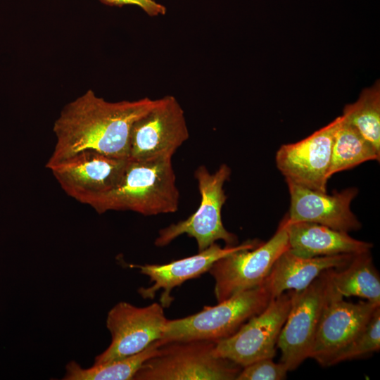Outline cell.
<instances>
[{"mask_svg": "<svg viewBox=\"0 0 380 380\" xmlns=\"http://www.w3.org/2000/svg\"><path fill=\"white\" fill-rule=\"evenodd\" d=\"M156 102L148 97L109 102L87 90L65 105L56 120V146L46 167L85 150L128 159L133 124Z\"/></svg>", "mask_w": 380, "mask_h": 380, "instance_id": "cell-1", "label": "cell"}, {"mask_svg": "<svg viewBox=\"0 0 380 380\" xmlns=\"http://www.w3.org/2000/svg\"><path fill=\"white\" fill-rule=\"evenodd\" d=\"M179 191L172 158L128 159L116 186L90 206L98 213L132 210L143 215L172 213L178 210Z\"/></svg>", "mask_w": 380, "mask_h": 380, "instance_id": "cell-2", "label": "cell"}, {"mask_svg": "<svg viewBox=\"0 0 380 380\" xmlns=\"http://www.w3.org/2000/svg\"><path fill=\"white\" fill-rule=\"evenodd\" d=\"M217 341H173L161 344L133 380H234L242 367L214 353Z\"/></svg>", "mask_w": 380, "mask_h": 380, "instance_id": "cell-3", "label": "cell"}, {"mask_svg": "<svg viewBox=\"0 0 380 380\" xmlns=\"http://www.w3.org/2000/svg\"><path fill=\"white\" fill-rule=\"evenodd\" d=\"M272 299L264 282L258 287L238 293L205 306L199 312L184 318L167 320L162 344L173 341H218L236 332L252 317L262 312Z\"/></svg>", "mask_w": 380, "mask_h": 380, "instance_id": "cell-4", "label": "cell"}, {"mask_svg": "<svg viewBox=\"0 0 380 380\" xmlns=\"http://www.w3.org/2000/svg\"><path fill=\"white\" fill-rule=\"evenodd\" d=\"M230 175L231 169L226 164H222L213 173L204 165L198 167L194 177L201 194L199 207L187 219L160 229L155 245L158 247L167 246L186 234L196 239L198 251L205 250L218 240L224 241L227 246H235L237 237L225 229L221 216L222 208L227 200L223 186Z\"/></svg>", "mask_w": 380, "mask_h": 380, "instance_id": "cell-5", "label": "cell"}, {"mask_svg": "<svg viewBox=\"0 0 380 380\" xmlns=\"http://www.w3.org/2000/svg\"><path fill=\"white\" fill-rule=\"evenodd\" d=\"M288 249L284 217L267 242L252 249L237 251L215 261L208 272L215 280L214 292L217 303L263 284L277 259Z\"/></svg>", "mask_w": 380, "mask_h": 380, "instance_id": "cell-6", "label": "cell"}, {"mask_svg": "<svg viewBox=\"0 0 380 380\" xmlns=\"http://www.w3.org/2000/svg\"><path fill=\"white\" fill-rule=\"evenodd\" d=\"M189 137L183 108L174 96H165L156 99L155 105L133 124L128 159L172 158Z\"/></svg>", "mask_w": 380, "mask_h": 380, "instance_id": "cell-7", "label": "cell"}, {"mask_svg": "<svg viewBox=\"0 0 380 380\" xmlns=\"http://www.w3.org/2000/svg\"><path fill=\"white\" fill-rule=\"evenodd\" d=\"M291 305V292L272 298L262 312L249 319L236 332L217 341L215 355L241 367L261 359L273 358Z\"/></svg>", "mask_w": 380, "mask_h": 380, "instance_id": "cell-8", "label": "cell"}, {"mask_svg": "<svg viewBox=\"0 0 380 380\" xmlns=\"http://www.w3.org/2000/svg\"><path fill=\"white\" fill-rule=\"evenodd\" d=\"M327 270L305 289L291 292V308L277 344L281 354L280 362L289 372L310 357L327 296Z\"/></svg>", "mask_w": 380, "mask_h": 380, "instance_id": "cell-9", "label": "cell"}, {"mask_svg": "<svg viewBox=\"0 0 380 380\" xmlns=\"http://www.w3.org/2000/svg\"><path fill=\"white\" fill-rule=\"evenodd\" d=\"M167 319L161 304L137 307L120 302L108 313L106 327L111 335L109 346L94 359L95 365L135 355L160 340Z\"/></svg>", "mask_w": 380, "mask_h": 380, "instance_id": "cell-10", "label": "cell"}, {"mask_svg": "<svg viewBox=\"0 0 380 380\" xmlns=\"http://www.w3.org/2000/svg\"><path fill=\"white\" fill-rule=\"evenodd\" d=\"M127 162L128 159L85 150L46 167L68 196L90 205L116 186Z\"/></svg>", "mask_w": 380, "mask_h": 380, "instance_id": "cell-11", "label": "cell"}, {"mask_svg": "<svg viewBox=\"0 0 380 380\" xmlns=\"http://www.w3.org/2000/svg\"><path fill=\"white\" fill-rule=\"evenodd\" d=\"M379 306L368 300L356 303L344 300L331 289L328 279L327 296L310 357L328 367L333 356L364 328Z\"/></svg>", "mask_w": 380, "mask_h": 380, "instance_id": "cell-12", "label": "cell"}, {"mask_svg": "<svg viewBox=\"0 0 380 380\" xmlns=\"http://www.w3.org/2000/svg\"><path fill=\"white\" fill-rule=\"evenodd\" d=\"M341 119L337 117L301 141L281 146L276 153V165L286 179L327 192L334 135Z\"/></svg>", "mask_w": 380, "mask_h": 380, "instance_id": "cell-13", "label": "cell"}, {"mask_svg": "<svg viewBox=\"0 0 380 380\" xmlns=\"http://www.w3.org/2000/svg\"><path fill=\"white\" fill-rule=\"evenodd\" d=\"M291 205L286 218L289 222H310L331 229L350 232L361 228V223L350 210L357 194L349 188L329 195L286 179Z\"/></svg>", "mask_w": 380, "mask_h": 380, "instance_id": "cell-14", "label": "cell"}, {"mask_svg": "<svg viewBox=\"0 0 380 380\" xmlns=\"http://www.w3.org/2000/svg\"><path fill=\"white\" fill-rule=\"evenodd\" d=\"M261 242L248 241L238 246H227L222 248L216 243H213L196 255L172 261L170 263L132 265L130 267L139 270L140 272L150 278L153 285L141 287L138 293L144 299H153L160 289H163L160 296V304L167 308L173 301L170 293L173 289L189 279L196 278L209 270L213 264L232 253L242 249H252Z\"/></svg>", "mask_w": 380, "mask_h": 380, "instance_id": "cell-15", "label": "cell"}, {"mask_svg": "<svg viewBox=\"0 0 380 380\" xmlns=\"http://www.w3.org/2000/svg\"><path fill=\"white\" fill-rule=\"evenodd\" d=\"M289 251L303 258L369 252L372 243L355 239L348 232L310 222H289Z\"/></svg>", "mask_w": 380, "mask_h": 380, "instance_id": "cell-16", "label": "cell"}, {"mask_svg": "<svg viewBox=\"0 0 380 380\" xmlns=\"http://www.w3.org/2000/svg\"><path fill=\"white\" fill-rule=\"evenodd\" d=\"M353 254L303 258L288 250L277 259L265 283L272 298L286 291L305 289L323 272L347 265Z\"/></svg>", "mask_w": 380, "mask_h": 380, "instance_id": "cell-17", "label": "cell"}, {"mask_svg": "<svg viewBox=\"0 0 380 380\" xmlns=\"http://www.w3.org/2000/svg\"><path fill=\"white\" fill-rule=\"evenodd\" d=\"M327 272L331 289L342 297L356 296L380 305V277L370 251L355 254L345 266Z\"/></svg>", "mask_w": 380, "mask_h": 380, "instance_id": "cell-18", "label": "cell"}, {"mask_svg": "<svg viewBox=\"0 0 380 380\" xmlns=\"http://www.w3.org/2000/svg\"><path fill=\"white\" fill-rule=\"evenodd\" d=\"M379 158L375 148L341 115L334 135L328 178L369 160L379 161Z\"/></svg>", "mask_w": 380, "mask_h": 380, "instance_id": "cell-19", "label": "cell"}, {"mask_svg": "<svg viewBox=\"0 0 380 380\" xmlns=\"http://www.w3.org/2000/svg\"><path fill=\"white\" fill-rule=\"evenodd\" d=\"M162 344L160 340L152 343L144 350L117 360L94 364L83 368L75 361L65 367V380H131L144 362L154 355Z\"/></svg>", "mask_w": 380, "mask_h": 380, "instance_id": "cell-20", "label": "cell"}, {"mask_svg": "<svg viewBox=\"0 0 380 380\" xmlns=\"http://www.w3.org/2000/svg\"><path fill=\"white\" fill-rule=\"evenodd\" d=\"M342 116L380 153V84L364 89L358 99L344 107Z\"/></svg>", "mask_w": 380, "mask_h": 380, "instance_id": "cell-21", "label": "cell"}, {"mask_svg": "<svg viewBox=\"0 0 380 380\" xmlns=\"http://www.w3.org/2000/svg\"><path fill=\"white\" fill-rule=\"evenodd\" d=\"M380 349V306L373 312L364 328L330 360L328 367L358 359Z\"/></svg>", "mask_w": 380, "mask_h": 380, "instance_id": "cell-22", "label": "cell"}, {"mask_svg": "<svg viewBox=\"0 0 380 380\" xmlns=\"http://www.w3.org/2000/svg\"><path fill=\"white\" fill-rule=\"evenodd\" d=\"M288 372L283 363L265 358L242 367L236 380H282Z\"/></svg>", "mask_w": 380, "mask_h": 380, "instance_id": "cell-23", "label": "cell"}, {"mask_svg": "<svg viewBox=\"0 0 380 380\" xmlns=\"http://www.w3.org/2000/svg\"><path fill=\"white\" fill-rule=\"evenodd\" d=\"M101 3L110 6L122 7L124 6H135L140 8L148 15L156 17L163 15L166 13V7L156 0H99Z\"/></svg>", "mask_w": 380, "mask_h": 380, "instance_id": "cell-24", "label": "cell"}]
</instances>
